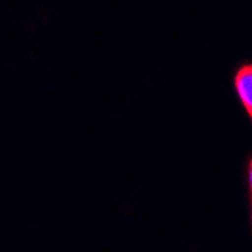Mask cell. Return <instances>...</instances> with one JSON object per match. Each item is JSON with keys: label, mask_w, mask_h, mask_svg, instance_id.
<instances>
[{"label": "cell", "mask_w": 252, "mask_h": 252, "mask_svg": "<svg viewBox=\"0 0 252 252\" xmlns=\"http://www.w3.org/2000/svg\"><path fill=\"white\" fill-rule=\"evenodd\" d=\"M235 89L247 111L252 113V64L243 66L235 75Z\"/></svg>", "instance_id": "cell-1"}, {"label": "cell", "mask_w": 252, "mask_h": 252, "mask_svg": "<svg viewBox=\"0 0 252 252\" xmlns=\"http://www.w3.org/2000/svg\"><path fill=\"white\" fill-rule=\"evenodd\" d=\"M251 190H252V162H251Z\"/></svg>", "instance_id": "cell-2"}, {"label": "cell", "mask_w": 252, "mask_h": 252, "mask_svg": "<svg viewBox=\"0 0 252 252\" xmlns=\"http://www.w3.org/2000/svg\"><path fill=\"white\" fill-rule=\"evenodd\" d=\"M251 117H252V113H251Z\"/></svg>", "instance_id": "cell-3"}]
</instances>
